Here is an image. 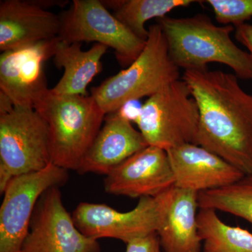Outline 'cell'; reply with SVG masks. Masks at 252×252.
<instances>
[{
	"label": "cell",
	"mask_w": 252,
	"mask_h": 252,
	"mask_svg": "<svg viewBox=\"0 0 252 252\" xmlns=\"http://www.w3.org/2000/svg\"><path fill=\"white\" fill-rule=\"evenodd\" d=\"M182 79L198 105L197 144L251 175L252 94L235 74L209 67L186 70Z\"/></svg>",
	"instance_id": "obj_1"
},
{
	"label": "cell",
	"mask_w": 252,
	"mask_h": 252,
	"mask_svg": "<svg viewBox=\"0 0 252 252\" xmlns=\"http://www.w3.org/2000/svg\"><path fill=\"white\" fill-rule=\"evenodd\" d=\"M157 23L165 36L169 56L180 69H202L209 63H219L231 68L238 78L252 79L251 55L232 40L233 26H217L205 14L165 16Z\"/></svg>",
	"instance_id": "obj_2"
},
{
	"label": "cell",
	"mask_w": 252,
	"mask_h": 252,
	"mask_svg": "<svg viewBox=\"0 0 252 252\" xmlns=\"http://www.w3.org/2000/svg\"><path fill=\"white\" fill-rule=\"evenodd\" d=\"M34 109L48 126L51 162L77 172L102 127L105 113L91 95L57 94L51 90Z\"/></svg>",
	"instance_id": "obj_3"
},
{
	"label": "cell",
	"mask_w": 252,
	"mask_h": 252,
	"mask_svg": "<svg viewBox=\"0 0 252 252\" xmlns=\"http://www.w3.org/2000/svg\"><path fill=\"white\" fill-rule=\"evenodd\" d=\"M148 39L139 57L126 69L91 89V94L106 114L132 101L150 97L172 81L180 79V68L169 56L160 26L149 28Z\"/></svg>",
	"instance_id": "obj_4"
},
{
	"label": "cell",
	"mask_w": 252,
	"mask_h": 252,
	"mask_svg": "<svg viewBox=\"0 0 252 252\" xmlns=\"http://www.w3.org/2000/svg\"><path fill=\"white\" fill-rule=\"evenodd\" d=\"M199 121L196 100L187 83L177 79L149 97L132 122L149 146L167 151L197 144Z\"/></svg>",
	"instance_id": "obj_5"
},
{
	"label": "cell",
	"mask_w": 252,
	"mask_h": 252,
	"mask_svg": "<svg viewBox=\"0 0 252 252\" xmlns=\"http://www.w3.org/2000/svg\"><path fill=\"white\" fill-rule=\"evenodd\" d=\"M51 162L48 126L35 109L14 107L0 114V193L14 177Z\"/></svg>",
	"instance_id": "obj_6"
},
{
	"label": "cell",
	"mask_w": 252,
	"mask_h": 252,
	"mask_svg": "<svg viewBox=\"0 0 252 252\" xmlns=\"http://www.w3.org/2000/svg\"><path fill=\"white\" fill-rule=\"evenodd\" d=\"M59 16L61 40L69 44L95 42L112 48L122 67L130 66L145 47L147 41L110 14L101 0H74Z\"/></svg>",
	"instance_id": "obj_7"
},
{
	"label": "cell",
	"mask_w": 252,
	"mask_h": 252,
	"mask_svg": "<svg viewBox=\"0 0 252 252\" xmlns=\"http://www.w3.org/2000/svg\"><path fill=\"white\" fill-rule=\"evenodd\" d=\"M68 177V170L51 162L40 171L10 181L0 207V252H22L38 200L48 189L64 185Z\"/></svg>",
	"instance_id": "obj_8"
},
{
	"label": "cell",
	"mask_w": 252,
	"mask_h": 252,
	"mask_svg": "<svg viewBox=\"0 0 252 252\" xmlns=\"http://www.w3.org/2000/svg\"><path fill=\"white\" fill-rule=\"evenodd\" d=\"M163 193L140 198L137 206L122 212L105 205L81 203L72 214L74 223L89 238H113L127 244L157 233L161 223Z\"/></svg>",
	"instance_id": "obj_9"
},
{
	"label": "cell",
	"mask_w": 252,
	"mask_h": 252,
	"mask_svg": "<svg viewBox=\"0 0 252 252\" xmlns=\"http://www.w3.org/2000/svg\"><path fill=\"white\" fill-rule=\"evenodd\" d=\"M59 188L48 189L38 200L22 252H100L98 240L76 226Z\"/></svg>",
	"instance_id": "obj_10"
},
{
	"label": "cell",
	"mask_w": 252,
	"mask_h": 252,
	"mask_svg": "<svg viewBox=\"0 0 252 252\" xmlns=\"http://www.w3.org/2000/svg\"><path fill=\"white\" fill-rule=\"evenodd\" d=\"M59 39L58 36L1 53L0 91L15 107L34 109L49 92L44 63L54 58Z\"/></svg>",
	"instance_id": "obj_11"
},
{
	"label": "cell",
	"mask_w": 252,
	"mask_h": 252,
	"mask_svg": "<svg viewBox=\"0 0 252 252\" xmlns=\"http://www.w3.org/2000/svg\"><path fill=\"white\" fill-rule=\"evenodd\" d=\"M175 185L166 151L148 146L113 169L104 180L106 193L156 198Z\"/></svg>",
	"instance_id": "obj_12"
},
{
	"label": "cell",
	"mask_w": 252,
	"mask_h": 252,
	"mask_svg": "<svg viewBox=\"0 0 252 252\" xmlns=\"http://www.w3.org/2000/svg\"><path fill=\"white\" fill-rule=\"evenodd\" d=\"M171 165L175 186L200 192L232 185L244 174L201 146L186 144L166 151Z\"/></svg>",
	"instance_id": "obj_13"
},
{
	"label": "cell",
	"mask_w": 252,
	"mask_h": 252,
	"mask_svg": "<svg viewBox=\"0 0 252 252\" xmlns=\"http://www.w3.org/2000/svg\"><path fill=\"white\" fill-rule=\"evenodd\" d=\"M143 135L120 110L106 114L104 124L78 172L107 175L126 159L148 147Z\"/></svg>",
	"instance_id": "obj_14"
},
{
	"label": "cell",
	"mask_w": 252,
	"mask_h": 252,
	"mask_svg": "<svg viewBox=\"0 0 252 252\" xmlns=\"http://www.w3.org/2000/svg\"><path fill=\"white\" fill-rule=\"evenodd\" d=\"M59 15L41 8L33 0L0 2V51L16 49L58 37Z\"/></svg>",
	"instance_id": "obj_15"
},
{
	"label": "cell",
	"mask_w": 252,
	"mask_h": 252,
	"mask_svg": "<svg viewBox=\"0 0 252 252\" xmlns=\"http://www.w3.org/2000/svg\"><path fill=\"white\" fill-rule=\"evenodd\" d=\"M198 198V192L175 185L164 192L161 223L157 232L164 252H203Z\"/></svg>",
	"instance_id": "obj_16"
},
{
	"label": "cell",
	"mask_w": 252,
	"mask_h": 252,
	"mask_svg": "<svg viewBox=\"0 0 252 252\" xmlns=\"http://www.w3.org/2000/svg\"><path fill=\"white\" fill-rule=\"evenodd\" d=\"M60 39V38H59ZM81 44H69L59 39L53 61L64 74L51 92L57 94L89 96L87 87L102 71L101 59L108 47L95 44L88 51L81 50Z\"/></svg>",
	"instance_id": "obj_17"
},
{
	"label": "cell",
	"mask_w": 252,
	"mask_h": 252,
	"mask_svg": "<svg viewBox=\"0 0 252 252\" xmlns=\"http://www.w3.org/2000/svg\"><path fill=\"white\" fill-rule=\"evenodd\" d=\"M197 220L203 252H252V233L225 224L215 210L200 208Z\"/></svg>",
	"instance_id": "obj_18"
},
{
	"label": "cell",
	"mask_w": 252,
	"mask_h": 252,
	"mask_svg": "<svg viewBox=\"0 0 252 252\" xmlns=\"http://www.w3.org/2000/svg\"><path fill=\"white\" fill-rule=\"evenodd\" d=\"M198 207L229 213L252 227V174L232 185L198 193Z\"/></svg>",
	"instance_id": "obj_19"
},
{
	"label": "cell",
	"mask_w": 252,
	"mask_h": 252,
	"mask_svg": "<svg viewBox=\"0 0 252 252\" xmlns=\"http://www.w3.org/2000/svg\"><path fill=\"white\" fill-rule=\"evenodd\" d=\"M193 0H121L114 16L142 40L148 39L145 23L153 18H161L179 7H186Z\"/></svg>",
	"instance_id": "obj_20"
},
{
	"label": "cell",
	"mask_w": 252,
	"mask_h": 252,
	"mask_svg": "<svg viewBox=\"0 0 252 252\" xmlns=\"http://www.w3.org/2000/svg\"><path fill=\"white\" fill-rule=\"evenodd\" d=\"M215 13L217 22L223 26L245 23L252 18V0H207Z\"/></svg>",
	"instance_id": "obj_21"
},
{
	"label": "cell",
	"mask_w": 252,
	"mask_h": 252,
	"mask_svg": "<svg viewBox=\"0 0 252 252\" xmlns=\"http://www.w3.org/2000/svg\"><path fill=\"white\" fill-rule=\"evenodd\" d=\"M157 233L126 244V252H162Z\"/></svg>",
	"instance_id": "obj_22"
},
{
	"label": "cell",
	"mask_w": 252,
	"mask_h": 252,
	"mask_svg": "<svg viewBox=\"0 0 252 252\" xmlns=\"http://www.w3.org/2000/svg\"><path fill=\"white\" fill-rule=\"evenodd\" d=\"M235 39L250 51L252 59V25L244 23L235 28Z\"/></svg>",
	"instance_id": "obj_23"
},
{
	"label": "cell",
	"mask_w": 252,
	"mask_h": 252,
	"mask_svg": "<svg viewBox=\"0 0 252 252\" xmlns=\"http://www.w3.org/2000/svg\"><path fill=\"white\" fill-rule=\"evenodd\" d=\"M33 1L36 5L45 10H48L49 8L52 7V6L63 7L69 2L68 1H61V0H33Z\"/></svg>",
	"instance_id": "obj_24"
},
{
	"label": "cell",
	"mask_w": 252,
	"mask_h": 252,
	"mask_svg": "<svg viewBox=\"0 0 252 252\" xmlns=\"http://www.w3.org/2000/svg\"><path fill=\"white\" fill-rule=\"evenodd\" d=\"M14 108L12 101L4 93L0 91V114H6Z\"/></svg>",
	"instance_id": "obj_25"
}]
</instances>
